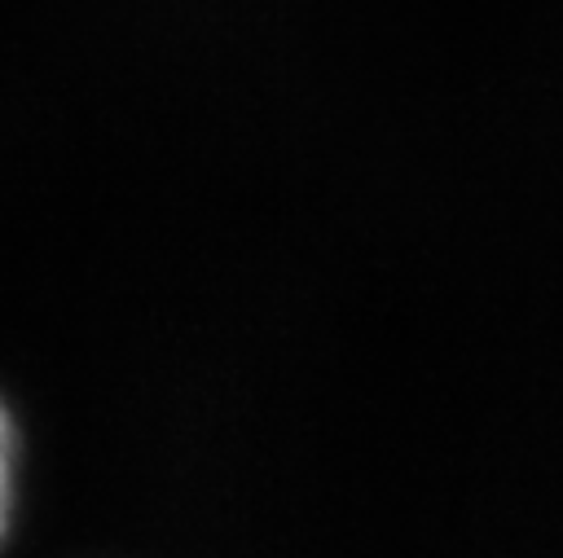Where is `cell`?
Listing matches in <instances>:
<instances>
[{
  "label": "cell",
  "mask_w": 563,
  "mask_h": 558,
  "mask_svg": "<svg viewBox=\"0 0 563 558\" xmlns=\"http://www.w3.org/2000/svg\"><path fill=\"white\" fill-rule=\"evenodd\" d=\"M9 496H13V431H9V417L0 409V536L9 523Z\"/></svg>",
  "instance_id": "cell-1"
}]
</instances>
